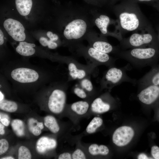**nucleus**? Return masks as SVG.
Returning a JSON list of instances; mask_svg holds the SVG:
<instances>
[{
  "label": "nucleus",
  "instance_id": "nucleus-1",
  "mask_svg": "<svg viewBox=\"0 0 159 159\" xmlns=\"http://www.w3.org/2000/svg\"><path fill=\"white\" fill-rule=\"evenodd\" d=\"M62 13L59 19V29L62 30L63 44L69 49L82 43L95 25L90 11L72 8Z\"/></svg>",
  "mask_w": 159,
  "mask_h": 159
},
{
  "label": "nucleus",
  "instance_id": "nucleus-2",
  "mask_svg": "<svg viewBox=\"0 0 159 159\" xmlns=\"http://www.w3.org/2000/svg\"><path fill=\"white\" fill-rule=\"evenodd\" d=\"M114 11L117 18V28L120 32L122 30L134 32L146 30V19L134 3H122L115 8Z\"/></svg>",
  "mask_w": 159,
  "mask_h": 159
},
{
  "label": "nucleus",
  "instance_id": "nucleus-3",
  "mask_svg": "<svg viewBox=\"0 0 159 159\" xmlns=\"http://www.w3.org/2000/svg\"><path fill=\"white\" fill-rule=\"evenodd\" d=\"M159 53L153 46L120 50L116 57L127 61L131 66L137 68L147 66L153 67L157 64Z\"/></svg>",
  "mask_w": 159,
  "mask_h": 159
},
{
  "label": "nucleus",
  "instance_id": "nucleus-4",
  "mask_svg": "<svg viewBox=\"0 0 159 159\" xmlns=\"http://www.w3.org/2000/svg\"><path fill=\"white\" fill-rule=\"evenodd\" d=\"M69 49L73 54L83 57L87 64L95 67L101 65L108 67L116 66L115 62L117 59L116 58L98 51L89 45L85 46L81 43Z\"/></svg>",
  "mask_w": 159,
  "mask_h": 159
},
{
  "label": "nucleus",
  "instance_id": "nucleus-5",
  "mask_svg": "<svg viewBox=\"0 0 159 159\" xmlns=\"http://www.w3.org/2000/svg\"><path fill=\"white\" fill-rule=\"evenodd\" d=\"M131 69V65L129 63L121 67L116 66L108 67L100 80L101 90L107 89L110 91L113 87L124 82L130 83L134 86L136 85L137 80L130 78L127 74V71Z\"/></svg>",
  "mask_w": 159,
  "mask_h": 159
},
{
  "label": "nucleus",
  "instance_id": "nucleus-6",
  "mask_svg": "<svg viewBox=\"0 0 159 159\" xmlns=\"http://www.w3.org/2000/svg\"><path fill=\"white\" fill-rule=\"evenodd\" d=\"M48 96L47 105L49 110L55 114H59L64 110L67 100V82H54L48 86Z\"/></svg>",
  "mask_w": 159,
  "mask_h": 159
},
{
  "label": "nucleus",
  "instance_id": "nucleus-7",
  "mask_svg": "<svg viewBox=\"0 0 159 159\" xmlns=\"http://www.w3.org/2000/svg\"><path fill=\"white\" fill-rule=\"evenodd\" d=\"M56 61L66 64L67 67L68 72V81L76 80L77 81L85 77H95L98 74L97 67L87 64H81L71 57H57Z\"/></svg>",
  "mask_w": 159,
  "mask_h": 159
},
{
  "label": "nucleus",
  "instance_id": "nucleus-8",
  "mask_svg": "<svg viewBox=\"0 0 159 159\" xmlns=\"http://www.w3.org/2000/svg\"><path fill=\"white\" fill-rule=\"evenodd\" d=\"M9 73V76L12 81L21 85L35 84L42 78L39 71L26 66L15 67L11 69Z\"/></svg>",
  "mask_w": 159,
  "mask_h": 159
},
{
  "label": "nucleus",
  "instance_id": "nucleus-9",
  "mask_svg": "<svg viewBox=\"0 0 159 159\" xmlns=\"http://www.w3.org/2000/svg\"><path fill=\"white\" fill-rule=\"evenodd\" d=\"M85 40L89 45L96 50L108 54H112L115 56L120 50L119 46H114L107 41L106 37L90 29L86 35Z\"/></svg>",
  "mask_w": 159,
  "mask_h": 159
},
{
  "label": "nucleus",
  "instance_id": "nucleus-10",
  "mask_svg": "<svg viewBox=\"0 0 159 159\" xmlns=\"http://www.w3.org/2000/svg\"><path fill=\"white\" fill-rule=\"evenodd\" d=\"M151 34L144 32H135L127 39L120 41V47L123 49L150 47L153 40Z\"/></svg>",
  "mask_w": 159,
  "mask_h": 159
},
{
  "label": "nucleus",
  "instance_id": "nucleus-11",
  "mask_svg": "<svg viewBox=\"0 0 159 159\" xmlns=\"http://www.w3.org/2000/svg\"><path fill=\"white\" fill-rule=\"evenodd\" d=\"M138 87L140 90L137 97L142 103L150 105L159 102V86L148 84Z\"/></svg>",
  "mask_w": 159,
  "mask_h": 159
},
{
  "label": "nucleus",
  "instance_id": "nucleus-12",
  "mask_svg": "<svg viewBox=\"0 0 159 159\" xmlns=\"http://www.w3.org/2000/svg\"><path fill=\"white\" fill-rule=\"evenodd\" d=\"M90 11L94 25L98 28L100 34L105 37L109 36H112L108 28L110 25L115 24L114 21L105 14L99 12L96 10H92Z\"/></svg>",
  "mask_w": 159,
  "mask_h": 159
},
{
  "label": "nucleus",
  "instance_id": "nucleus-13",
  "mask_svg": "<svg viewBox=\"0 0 159 159\" xmlns=\"http://www.w3.org/2000/svg\"><path fill=\"white\" fill-rule=\"evenodd\" d=\"M3 26L8 34L15 41L20 42L25 39V29L19 21L9 18L4 21Z\"/></svg>",
  "mask_w": 159,
  "mask_h": 159
},
{
  "label": "nucleus",
  "instance_id": "nucleus-14",
  "mask_svg": "<svg viewBox=\"0 0 159 159\" xmlns=\"http://www.w3.org/2000/svg\"><path fill=\"white\" fill-rule=\"evenodd\" d=\"M133 129L128 126H123L117 129L112 136L113 143L118 146H123L127 144L134 135Z\"/></svg>",
  "mask_w": 159,
  "mask_h": 159
},
{
  "label": "nucleus",
  "instance_id": "nucleus-15",
  "mask_svg": "<svg viewBox=\"0 0 159 159\" xmlns=\"http://www.w3.org/2000/svg\"><path fill=\"white\" fill-rule=\"evenodd\" d=\"M109 94L108 93L95 98L91 103V110L93 112L101 114L108 111L111 107V102L106 99Z\"/></svg>",
  "mask_w": 159,
  "mask_h": 159
},
{
  "label": "nucleus",
  "instance_id": "nucleus-16",
  "mask_svg": "<svg viewBox=\"0 0 159 159\" xmlns=\"http://www.w3.org/2000/svg\"><path fill=\"white\" fill-rule=\"evenodd\" d=\"M137 84L138 87L148 84L159 86V64L152 67L149 71L137 80Z\"/></svg>",
  "mask_w": 159,
  "mask_h": 159
},
{
  "label": "nucleus",
  "instance_id": "nucleus-17",
  "mask_svg": "<svg viewBox=\"0 0 159 159\" xmlns=\"http://www.w3.org/2000/svg\"><path fill=\"white\" fill-rule=\"evenodd\" d=\"M57 142L54 139L43 136L37 140L36 145V150L39 153L43 154L48 151L55 148Z\"/></svg>",
  "mask_w": 159,
  "mask_h": 159
},
{
  "label": "nucleus",
  "instance_id": "nucleus-18",
  "mask_svg": "<svg viewBox=\"0 0 159 159\" xmlns=\"http://www.w3.org/2000/svg\"><path fill=\"white\" fill-rule=\"evenodd\" d=\"M36 46L33 43L20 42L16 48V51L21 55L28 57L34 55L36 52Z\"/></svg>",
  "mask_w": 159,
  "mask_h": 159
},
{
  "label": "nucleus",
  "instance_id": "nucleus-19",
  "mask_svg": "<svg viewBox=\"0 0 159 159\" xmlns=\"http://www.w3.org/2000/svg\"><path fill=\"white\" fill-rule=\"evenodd\" d=\"M16 6L19 14L26 16L30 13L32 5V0H15Z\"/></svg>",
  "mask_w": 159,
  "mask_h": 159
},
{
  "label": "nucleus",
  "instance_id": "nucleus-20",
  "mask_svg": "<svg viewBox=\"0 0 159 159\" xmlns=\"http://www.w3.org/2000/svg\"><path fill=\"white\" fill-rule=\"evenodd\" d=\"M43 123L33 118H29L27 121V125L30 132L35 136L39 135L44 128Z\"/></svg>",
  "mask_w": 159,
  "mask_h": 159
},
{
  "label": "nucleus",
  "instance_id": "nucleus-21",
  "mask_svg": "<svg viewBox=\"0 0 159 159\" xmlns=\"http://www.w3.org/2000/svg\"><path fill=\"white\" fill-rule=\"evenodd\" d=\"M90 106L89 103L87 101L80 100L70 105V108L76 114L82 115L87 112Z\"/></svg>",
  "mask_w": 159,
  "mask_h": 159
},
{
  "label": "nucleus",
  "instance_id": "nucleus-22",
  "mask_svg": "<svg viewBox=\"0 0 159 159\" xmlns=\"http://www.w3.org/2000/svg\"><path fill=\"white\" fill-rule=\"evenodd\" d=\"M44 125L52 133L56 134L60 130V127L55 118L53 116L48 115L44 119Z\"/></svg>",
  "mask_w": 159,
  "mask_h": 159
},
{
  "label": "nucleus",
  "instance_id": "nucleus-23",
  "mask_svg": "<svg viewBox=\"0 0 159 159\" xmlns=\"http://www.w3.org/2000/svg\"><path fill=\"white\" fill-rule=\"evenodd\" d=\"M90 154L92 155H107L109 153V149L106 145L96 144L91 145L88 148Z\"/></svg>",
  "mask_w": 159,
  "mask_h": 159
},
{
  "label": "nucleus",
  "instance_id": "nucleus-24",
  "mask_svg": "<svg viewBox=\"0 0 159 159\" xmlns=\"http://www.w3.org/2000/svg\"><path fill=\"white\" fill-rule=\"evenodd\" d=\"M18 108V104L15 101L6 99L5 97L0 101V109L3 111L14 112L16 111Z\"/></svg>",
  "mask_w": 159,
  "mask_h": 159
},
{
  "label": "nucleus",
  "instance_id": "nucleus-25",
  "mask_svg": "<svg viewBox=\"0 0 159 159\" xmlns=\"http://www.w3.org/2000/svg\"><path fill=\"white\" fill-rule=\"evenodd\" d=\"M12 129L18 137H22L25 134V127L23 122L21 120L15 119L11 123Z\"/></svg>",
  "mask_w": 159,
  "mask_h": 159
},
{
  "label": "nucleus",
  "instance_id": "nucleus-26",
  "mask_svg": "<svg viewBox=\"0 0 159 159\" xmlns=\"http://www.w3.org/2000/svg\"><path fill=\"white\" fill-rule=\"evenodd\" d=\"M103 123V120L100 117H94L91 121L86 128V132L91 134L95 132Z\"/></svg>",
  "mask_w": 159,
  "mask_h": 159
},
{
  "label": "nucleus",
  "instance_id": "nucleus-27",
  "mask_svg": "<svg viewBox=\"0 0 159 159\" xmlns=\"http://www.w3.org/2000/svg\"><path fill=\"white\" fill-rule=\"evenodd\" d=\"M77 84L88 93L93 92L94 87L90 80V77H85L78 81Z\"/></svg>",
  "mask_w": 159,
  "mask_h": 159
},
{
  "label": "nucleus",
  "instance_id": "nucleus-28",
  "mask_svg": "<svg viewBox=\"0 0 159 159\" xmlns=\"http://www.w3.org/2000/svg\"><path fill=\"white\" fill-rule=\"evenodd\" d=\"M40 43L44 47H47L49 49H55L57 48L60 45V44L55 42L51 39L41 37L39 39Z\"/></svg>",
  "mask_w": 159,
  "mask_h": 159
},
{
  "label": "nucleus",
  "instance_id": "nucleus-29",
  "mask_svg": "<svg viewBox=\"0 0 159 159\" xmlns=\"http://www.w3.org/2000/svg\"><path fill=\"white\" fill-rule=\"evenodd\" d=\"M18 158L19 159H30L32 154L28 148L24 146H21L18 149Z\"/></svg>",
  "mask_w": 159,
  "mask_h": 159
},
{
  "label": "nucleus",
  "instance_id": "nucleus-30",
  "mask_svg": "<svg viewBox=\"0 0 159 159\" xmlns=\"http://www.w3.org/2000/svg\"><path fill=\"white\" fill-rule=\"evenodd\" d=\"M73 87V92L77 97L83 99H86L87 97L88 94L78 84Z\"/></svg>",
  "mask_w": 159,
  "mask_h": 159
},
{
  "label": "nucleus",
  "instance_id": "nucleus-31",
  "mask_svg": "<svg viewBox=\"0 0 159 159\" xmlns=\"http://www.w3.org/2000/svg\"><path fill=\"white\" fill-rule=\"evenodd\" d=\"M9 144L7 140L5 139H1L0 140V155L5 152L8 149Z\"/></svg>",
  "mask_w": 159,
  "mask_h": 159
},
{
  "label": "nucleus",
  "instance_id": "nucleus-32",
  "mask_svg": "<svg viewBox=\"0 0 159 159\" xmlns=\"http://www.w3.org/2000/svg\"><path fill=\"white\" fill-rule=\"evenodd\" d=\"M72 159H86L84 153L81 149H77L75 150L72 154Z\"/></svg>",
  "mask_w": 159,
  "mask_h": 159
},
{
  "label": "nucleus",
  "instance_id": "nucleus-33",
  "mask_svg": "<svg viewBox=\"0 0 159 159\" xmlns=\"http://www.w3.org/2000/svg\"><path fill=\"white\" fill-rule=\"evenodd\" d=\"M151 155L155 159H159V147L156 146H153L151 148Z\"/></svg>",
  "mask_w": 159,
  "mask_h": 159
},
{
  "label": "nucleus",
  "instance_id": "nucleus-34",
  "mask_svg": "<svg viewBox=\"0 0 159 159\" xmlns=\"http://www.w3.org/2000/svg\"><path fill=\"white\" fill-rule=\"evenodd\" d=\"M59 159H72V155L69 153L64 152L60 154L58 157Z\"/></svg>",
  "mask_w": 159,
  "mask_h": 159
},
{
  "label": "nucleus",
  "instance_id": "nucleus-35",
  "mask_svg": "<svg viewBox=\"0 0 159 159\" xmlns=\"http://www.w3.org/2000/svg\"><path fill=\"white\" fill-rule=\"evenodd\" d=\"M0 122L6 126H8L9 124L10 121L6 118H0Z\"/></svg>",
  "mask_w": 159,
  "mask_h": 159
},
{
  "label": "nucleus",
  "instance_id": "nucleus-36",
  "mask_svg": "<svg viewBox=\"0 0 159 159\" xmlns=\"http://www.w3.org/2000/svg\"><path fill=\"white\" fill-rule=\"evenodd\" d=\"M4 34L1 29L0 30V45H2L4 43Z\"/></svg>",
  "mask_w": 159,
  "mask_h": 159
},
{
  "label": "nucleus",
  "instance_id": "nucleus-37",
  "mask_svg": "<svg viewBox=\"0 0 159 159\" xmlns=\"http://www.w3.org/2000/svg\"><path fill=\"white\" fill-rule=\"evenodd\" d=\"M4 126L1 122L0 123V134L1 135H4L5 133Z\"/></svg>",
  "mask_w": 159,
  "mask_h": 159
},
{
  "label": "nucleus",
  "instance_id": "nucleus-38",
  "mask_svg": "<svg viewBox=\"0 0 159 159\" xmlns=\"http://www.w3.org/2000/svg\"><path fill=\"white\" fill-rule=\"evenodd\" d=\"M138 158L139 159H147L149 158L145 154L142 153L138 155Z\"/></svg>",
  "mask_w": 159,
  "mask_h": 159
},
{
  "label": "nucleus",
  "instance_id": "nucleus-39",
  "mask_svg": "<svg viewBox=\"0 0 159 159\" xmlns=\"http://www.w3.org/2000/svg\"><path fill=\"white\" fill-rule=\"evenodd\" d=\"M1 159H14V158L11 156H7L3 157L0 158Z\"/></svg>",
  "mask_w": 159,
  "mask_h": 159
},
{
  "label": "nucleus",
  "instance_id": "nucleus-40",
  "mask_svg": "<svg viewBox=\"0 0 159 159\" xmlns=\"http://www.w3.org/2000/svg\"><path fill=\"white\" fill-rule=\"evenodd\" d=\"M137 1H140V2H143V1H153L154 0H136Z\"/></svg>",
  "mask_w": 159,
  "mask_h": 159
},
{
  "label": "nucleus",
  "instance_id": "nucleus-41",
  "mask_svg": "<svg viewBox=\"0 0 159 159\" xmlns=\"http://www.w3.org/2000/svg\"></svg>",
  "mask_w": 159,
  "mask_h": 159
}]
</instances>
